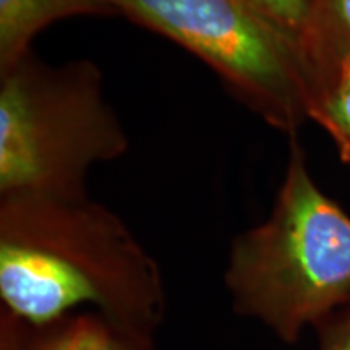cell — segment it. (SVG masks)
I'll use <instances>...</instances> for the list:
<instances>
[{
    "mask_svg": "<svg viewBox=\"0 0 350 350\" xmlns=\"http://www.w3.org/2000/svg\"><path fill=\"white\" fill-rule=\"evenodd\" d=\"M248 2L284 29L288 36L294 38L305 52L306 39L312 26L314 0H248Z\"/></svg>",
    "mask_w": 350,
    "mask_h": 350,
    "instance_id": "9c48e42d",
    "label": "cell"
},
{
    "mask_svg": "<svg viewBox=\"0 0 350 350\" xmlns=\"http://www.w3.org/2000/svg\"><path fill=\"white\" fill-rule=\"evenodd\" d=\"M111 15L103 0H0V72L33 52V41L70 16Z\"/></svg>",
    "mask_w": 350,
    "mask_h": 350,
    "instance_id": "8992f818",
    "label": "cell"
},
{
    "mask_svg": "<svg viewBox=\"0 0 350 350\" xmlns=\"http://www.w3.org/2000/svg\"><path fill=\"white\" fill-rule=\"evenodd\" d=\"M204 62L266 124L294 137L308 119L317 80L294 38L248 0H103Z\"/></svg>",
    "mask_w": 350,
    "mask_h": 350,
    "instance_id": "277c9868",
    "label": "cell"
},
{
    "mask_svg": "<svg viewBox=\"0 0 350 350\" xmlns=\"http://www.w3.org/2000/svg\"><path fill=\"white\" fill-rule=\"evenodd\" d=\"M308 119L329 135L340 161L350 165V55L342 57L321 83Z\"/></svg>",
    "mask_w": 350,
    "mask_h": 350,
    "instance_id": "ba28073f",
    "label": "cell"
},
{
    "mask_svg": "<svg viewBox=\"0 0 350 350\" xmlns=\"http://www.w3.org/2000/svg\"><path fill=\"white\" fill-rule=\"evenodd\" d=\"M314 331L318 350H350V300Z\"/></svg>",
    "mask_w": 350,
    "mask_h": 350,
    "instance_id": "30bf717a",
    "label": "cell"
},
{
    "mask_svg": "<svg viewBox=\"0 0 350 350\" xmlns=\"http://www.w3.org/2000/svg\"><path fill=\"white\" fill-rule=\"evenodd\" d=\"M0 300L29 327L86 310L152 336L167 310L154 258L88 195L0 198Z\"/></svg>",
    "mask_w": 350,
    "mask_h": 350,
    "instance_id": "6da1fadb",
    "label": "cell"
},
{
    "mask_svg": "<svg viewBox=\"0 0 350 350\" xmlns=\"http://www.w3.org/2000/svg\"><path fill=\"white\" fill-rule=\"evenodd\" d=\"M273 211L230 245L224 273L234 312L295 344L350 300V216L310 172L300 142Z\"/></svg>",
    "mask_w": 350,
    "mask_h": 350,
    "instance_id": "7a4b0ae2",
    "label": "cell"
},
{
    "mask_svg": "<svg viewBox=\"0 0 350 350\" xmlns=\"http://www.w3.org/2000/svg\"><path fill=\"white\" fill-rule=\"evenodd\" d=\"M129 146L91 60L51 65L29 52L0 72V198L88 195L90 169Z\"/></svg>",
    "mask_w": 350,
    "mask_h": 350,
    "instance_id": "3957f363",
    "label": "cell"
},
{
    "mask_svg": "<svg viewBox=\"0 0 350 350\" xmlns=\"http://www.w3.org/2000/svg\"><path fill=\"white\" fill-rule=\"evenodd\" d=\"M0 350H21V342L16 336L5 334L0 338Z\"/></svg>",
    "mask_w": 350,
    "mask_h": 350,
    "instance_id": "8fae6325",
    "label": "cell"
},
{
    "mask_svg": "<svg viewBox=\"0 0 350 350\" xmlns=\"http://www.w3.org/2000/svg\"><path fill=\"white\" fill-rule=\"evenodd\" d=\"M21 350H156V345L152 334L85 310L44 326L25 325Z\"/></svg>",
    "mask_w": 350,
    "mask_h": 350,
    "instance_id": "5b68a950",
    "label": "cell"
},
{
    "mask_svg": "<svg viewBox=\"0 0 350 350\" xmlns=\"http://www.w3.org/2000/svg\"><path fill=\"white\" fill-rule=\"evenodd\" d=\"M305 52L318 91L339 60L350 55V0H314Z\"/></svg>",
    "mask_w": 350,
    "mask_h": 350,
    "instance_id": "52a82bcc",
    "label": "cell"
}]
</instances>
